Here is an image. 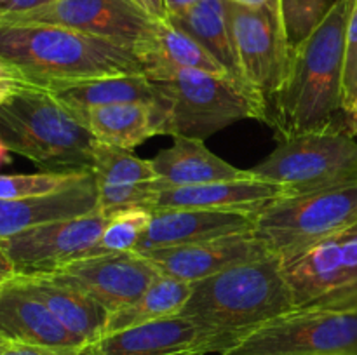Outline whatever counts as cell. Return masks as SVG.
Returning a JSON list of instances; mask_svg holds the SVG:
<instances>
[{
    "mask_svg": "<svg viewBox=\"0 0 357 355\" xmlns=\"http://www.w3.org/2000/svg\"><path fill=\"white\" fill-rule=\"evenodd\" d=\"M357 221V181L312 194L289 195L255 214L253 232L282 267Z\"/></svg>",
    "mask_w": 357,
    "mask_h": 355,
    "instance_id": "7",
    "label": "cell"
},
{
    "mask_svg": "<svg viewBox=\"0 0 357 355\" xmlns=\"http://www.w3.org/2000/svg\"><path fill=\"white\" fill-rule=\"evenodd\" d=\"M145 75L160 97V134L206 139L243 118L267 122L265 101L227 73L185 68Z\"/></svg>",
    "mask_w": 357,
    "mask_h": 355,
    "instance_id": "4",
    "label": "cell"
},
{
    "mask_svg": "<svg viewBox=\"0 0 357 355\" xmlns=\"http://www.w3.org/2000/svg\"><path fill=\"white\" fill-rule=\"evenodd\" d=\"M96 209L98 190L91 171L79 183L52 194L13 200L0 198V240L45 223L89 214Z\"/></svg>",
    "mask_w": 357,
    "mask_h": 355,
    "instance_id": "20",
    "label": "cell"
},
{
    "mask_svg": "<svg viewBox=\"0 0 357 355\" xmlns=\"http://www.w3.org/2000/svg\"><path fill=\"white\" fill-rule=\"evenodd\" d=\"M98 190V209L112 214L119 209L145 207L150 211L157 174L150 160L139 159L131 150L96 143L93 162Z\"/></svg>",
    "mask_w": 357,
    "mask_h": 355,
    "instance_id": "18",
    "label": "cell"
},
{
    "mask_svg": "<svg viewBox=\"0 0 357 355\" xmlns=\"http://www.w3.org/2000/svg\"><path fill=\"white\" fill-rule=\"evenodd\" d=\"M295 306L282 263L275 256H265L194 282L180 315L234 343Z\"/></svg>",
    "mask_w": 357,
    "mask_h": 355,
    "instance_id": "3",
    "label": "cell"
},
{
    "mask_svg": "<svg viewBox=\"0 0 357 355\" xmlns=\"http://www.w3.org/2000/svg\"><path fill=\"white\" fill-rule=\"evenodd\" d=\"M344 125L357 139V103L349 111H344Z\"/></svg>",
    "mask_w": 357,
    "mask_h": 355,
    "instance_id": "38",
    "label": "cell"
},
{
    "mask_svg": "<svg viewBox=\"0 0 357 355\" xmlns=\"http://www.w3.org/2000/svg\"><path fill=\"white\" fill-rule=\"evenodd\" d=\"M199 2H202V0H166L167 13H169V17L180 16L185 10L190 9V7L197 6Z\"/></svg>",
    "mask_w": 357,
    "mask_h": 355,
    "instance_id": "37",
    "label": "cell"
},
{
    "mask_svg": "<svg viewBox=\"0 0 357 355\" xmlns=\"http://www.w3.org/2000/svg\"><path fill=\"white\" fill-rule=\"evenodd\" d=\"M230 343V338L174 315L103 334L84 345L75 355H176L188 352L206 355L220 354Z\"/></svg>",
    "mask_w": 357,
    "mask_h": 355,
    "instance_id": "13",
    "label": "cell"
},
{
    "mask_svg": "<svg viewBox=\"0 0 357 355\" xmlns=\"http://www.w3.org/2000/svg\"><path fill=\"white\" fill-rule=\"evenodd\" d=\"M139 254L152 261L160 275L188 284L211 277L234 265L272 256L255 235L253 230L230 233L204 242L164 247V249H153Z\"/></svg>",
    "mask_w": 357,
    "mask_h": 355,
    "instance_id": "14",
    "label": "cell"
},
{
    "mask_svg": "<svg viewBox=\"0 0 357 355\" xmlns=\"http://www.w3.org/2000/svg\"><path fill=\"white\" fill-rule=\"evenodd\" d=\"M14 277H16V268H14L9 256H7V254L3 253L2 247H0V285L6 284V282H9L10 278Z\"/></svg>",
    "mask_w": 357,
    "mask_h": 355,
    "instance_id": "36",
    "label": "cell"
},
{
    "mask_svg": "<svg viewBox=\"0 0 357 355\" xmlns=\"http://www.w3.org/2000/svg\"><path fill=\"white\" fill-rule=\"evenodd\" d=\"M0 21L20 24H52L121 44L132 52L157 30L132 0H56L24 13L0 14Z\"/></svg>",
    "mask_w": 357,
    "mask_h": 355,
    "instance_id": "10",
    "label": "cell"
},
{
    "mask_svg": "<svg viewBox=\"0 0 357 355\" xmlns=\"http://www.w3.org/2000/svg\"><path fill=\"white\" fill-rule=\"evenodd\" d=\"M331 6L333 0H281L282 17L293 49L319 26Z\"/></svg>",
    "mask_w": 357,
    "mask_h": 355,
    "instance_id": "30",
    "label": "cell"
},
{
    "mask_svg": "<svg viewBox=\"0 0 357 355\" xmlns=\"http://www.w3.org/2000/svg\"><path fill=\"white\" fill-rule=\"evenodd\" d=\"M357 103V0L352 6L347 23L342 73V108L349 111Z\"/></svg>",
    "mask_w": 357,
    "mask_h": 355,
    "instance_id": "31",
    "label": "cell"
},
{
    "mask_svg": "<svg viewBox=\"0 0 357 355\" xmlns=\"http://www.w3.org/2000/svg\"><path fill=\"white\" fill-rule=\"evenodd\" d=\"M190 292L192 284L188 282L159 275L139 298L108 315L105 334L180 315Z\"/></svg>",
    "mask_w": 357,
    "mask_h": 355,
    "instance_id": "27",
    "label": "cell"
},
{
    "mask_svg": "<svg viewBox=\"0 0 357 355\" xmlns=\"http://www.w3.org/2000/svg\"><path fill=\"white\" fill-rule=\"evenodd\" d=\"M10 153H13V152L7 148V145L3 143V139L0 138V167L10 164Z\"/></svg>",
    "mask_w": 357,
    "mask_h": 355,
    "instance_id": "39",
    "label": "cell"
},
{
    "mask_svg": "<svg viewBox=\"0 0 357 355\" xmlns=\"http://www.w3.org/2000/svg\"><path fill=\"white\" fill-rule=\"evenodd\" d=\"M80 122L93 108L117 103L160 104V97L145 73L112 75L49 89Z\"/></svg>",
    "mask_w": 357,
    "mask_h": 355,
    "instance_id": "24",
    "label": "cell"
},
{
    "mask_svg": "<svg viewBox=\"0 0 357 355\" xmlns=\"http://www.w3.org/2000/svg\"><path fill=\"white\" fill-rule=\"evenodd\" d=\"M9 345H13V341L6 340V338H3L2 334H0V352H2V350H6V348L9 347Z\"/></svg>",
    "mask_w": 357,
    "mask_h": 355,
    "instance_id": "41",
    "label": "cell"
},
{
    "mask_svg": "<svg viewBox=\"0 0 357 355\" xmlns=\"http://www.w3.org/2000/svg\"><path fill=\"white\" fill-rule=\"evenodd\" d=\"M0 138L44 171H91L96 139L45 87H24L0 106Z\"/></svg>",
    "mask_w": 357,
    "mask_h": 355,
    "instance_id": "5",
    "label": "cell"
},
{
    "mask_svg": "<svg viewBox=\"0 0 357 355\" xmlns=\"http://www.w3.org/2000/svg\"><path fill=\"white\" fill-rule=\"evenodd\" d=\"M0 334L13 343L49 348L66 355H75L84 347L17 274L0 285Z\"/></svg>",
    "mask_w": 357,
    "mask_h": 355,
    "instance_id": "15",
    "label": "cell"
},
{
    "mask_svg": "<svg viewBox=\"0 0 357 355\" xmlns=\"http://www.w3.org/2000/svg\"><path fill=\"white\" fill-rule=\"evenodd\" d=\"M98 143L131 150L162 131L160 104L117 103L93 108L82 118Z\"/></svg>",
    "mask_w": 357,
    "mask_h": 355,
    "instance_id": "23",
    "label": "cell"
},
{
    "mask_svg": "<svg viewBox=\"0 0 357 355\" xmlns=\"http://www.w3.org/2000/svg\"><path fill=\"white\" fill-rule=\"evenodd\" d=\"M0 355H66V354L49 350V348H42V347H31V345L13 343L9 345L6 350L0 352Z\"/></svg>",
    "mask_w": 357,
    "mask_h": 355,
    "instance_id": "34",
    "label": "cell"
},
{
    "mask_svg": "<svg viewBox=\"0 0 357 355\" xmlns=\"http://www.w3.org/2000/svg\"><path fill=\"white\" fill-rule=\"evenodd\" d=\"M354 2L333 0L319 26L293 51L288 79L267 106V124L281 139L344 122V47Z\"/></svg>",
    "mask_w": 357,
    "mask_h": 355,
    "instance_id": "1",
    "label": "cell"
},
{
    "mask_svg": "<svg viewBox=\"0 0 357 355\" xmlns=\"http://www.w3.org/2000/svg\"><path fill=\"white\" fill-rule=\"evenodd\" d=\"M150 162L157 174V180L153 181L155 195L166 187H190L215 181L241 180L251 174V169H237L232 164L215 155L204 145V139L185 136L173 138V145L157 153Z\"/></svg>",
    "mask_w": 357,
    "mask_h": 355,
    "instance_id": "21",
    "label": "cell"
},
{
    "mask_svg": "<svg viewBox=\"0 0 357 355\" xmlns=\"http://www.w3.org/2000/svg\"><path fill=\"white\" fill-rule=\"evenodd\" d=\"M281 184L261 180L251 171L241 180L215 181L190 187H166L157 191L150 211L160 209H213L257 214L265 205L284 197Z\"/></svg>",
    "mask_w": 357,
    "mask_h": 355,
    "instance_id": "17",
    "label": "cell"
},
{
    "mask_svg": "<svg viewBox=\"0 0 357 355\" xmlns=\"http://www.w3.org/2000/svg\"><path fill=\"white\" fill-rule=\"evenodd\" d=\"M49 275L73 285L114 313L139 298L160 271L143 254L121 253L82 258Z\"/></svg>",
    "mask_w": 357,
    "mask_h": 355,
    "instance_id": "12",
    "label": "cell"
},
{
    "mask_svg": "<svg viewBox=\"0 0 357 355\" xmlns=\"http://www.w3.org/2000/svg\"><path fill=\"white\" fill-rule=\"evenodd\" d=\"M216 355H357V284L296 305Z\"/></svg>",
    "mask_w": 357,
    "mask_h": 355,
    "instance_id": "6",
    "label": "cell"
},
{
    "mask_svg": "<svg viewBox=\"0 0 357 355\" xmlns=\"http://www.w3.org/2000/svg\"><path fill=\"white\" fill-rule=\"evenodd\" d=\"M89 171H42L37 174H0V198L37 197L79 183Z\"/></svg>",
    "mask_w": 357,
    "mask_h": 355,
    "instance_id": "29",
    "label": "cell"
},
{
    "mask_svg": "<svg viewBox=\"0 0 357 355\" xmlns=\"http://www.w3.org/2000/svg\"><path fill=\"white\" fill-rule=\"evenodd\" d=\"M28 86H31V82L16 68V66L0 59V106H2L9 97H13L14 94L20 93L21 89H24V87Z\"/></svg>",
    "mask_w": 357,
    "mask_h": 355,
    "instance_id": "32",
    "label": "cell"
},
{
    "mask_svg": "<svg viewBox=\"0 0 357 355\" xmlns=\"http://www.w3.org/2000/svg\"><path fill=\"white\" fill-rule=\"evenodd\" d=\"M0 59L45 89L112 75L143 73L131 49L52 24L0 21Z\"/></svg>",
    "mask_w": 357,
    "mask_h": 355,
    "instance_id": "2",
    "label": "cell"
},
{
    "mask_svg": "<svg viewBox=\"0 0 357 355\" xmlns=\"http://www.w3.org/2000/svg\"><path fill=\"white\" fill-rule=\"evenodd\" d=\"M17 277L45 303L63 327L84 345L103 336L110 312L93 298L51 275L17 274Z\"/></svg>",
    "mask_w": 357,
    "mask_h": 355,
    "instance_id": "22",
    "label": "cell"
},
{
    "mask_svg": "<svg viewBox=\"0 0 357 355\" xmlns=\"http://www.w3.org/2000/svg\"><path fill=\"white\" fill-rule=\"evenodd\" d=\"M169 23L197 40L230 77L244 82L230 28L229 0H202L180 16L169 17Z\"/></svg>",
    "mask_w": 357,
    "mask_h": 355,
    "instance_id": "25",
    "label": "cell"
},
{
    "mask_svg": "<svg viewBox=\"0 0 357 355\" xmlns=\"http://www.w3.org/2000/svg\"><path fill=\"white\" fill-rule=\"evenodd\" d=\"M7 2H9V0H0V10H2L3 7H6Z\"/></svg>",
    "mask_w": 357,
    "mask_h": 355,
    "instance_id": "43",
    "label": "cell"
},
{
    "mask_svg": "<svg viewBox=\"0 0 357 355\" xmlns=\"http://www.w3.org/2000/svg\"><path fill=\"white\" fill-rule=\"evenodd\" d=\"M229 19L243 79L271 104L288 79L293 45L286 31L281 0L244 7L229 0Z\"/></svg>",
    "mask_w": 357,
    "mask_h": 355,
    "instance_id": "9",
    "label": "cell"
},
{
    "mask_svg": "<svg viewBox=\"0 0 357 355\" xmlns=\"http://www.w3.org/2000/svg\"><path fill=\"white\" fill-rule=\"evenodd\" d=\"M56 2V0H9L6 3L0 14H7V13H24V10H31L37 9V7L47 6V3Z\"/></svg>",
    "mask_w": 357,
    "mask_h": 355,
    "instance_id": "35",
    "label": "cell"
},
{
    "mask_svg": "<svg viewBox=\"0 0 357 355\" xmlns=\"http://www.w3.org/2000/svg\"><path fill=\"white\" fill-rule=\"evenodd\" d=\"M255 214L213 209H160L152 212L135 253L187 246L253 230Z\"/></svg>",
    "mask_w": 357,
    "mask_h": 355,
    "instance_id": "19",
    "label": "cell"
},
{
    "mask_svg": "<svg viewBox=\"0 0 357 355\" xmlns=\"http://www.w3.org/2000/svg\"><path fill=\"white\" fill-rule=\"evenodd\" d=\"M132 2L155 23H167L169 21L166 0H132Z\"/></svg>",
    "mask_w": 357,
    "mask_h": 355,
    "instance_id": "33",
    "label": "cell"
},
{
    "mask_svg": "<svg viewBox=\"0 0 357 355\" xmlns=\"http://www.w3.org/2000/svg\"><path fill=\"white\" fill-rule=\"evenodd\" d=\"M135 56L142 63L143 73L185 68L227 73L223 66L197 40L171 24L169 21L157 24L153 37L139 45L135 51Z\"/></svg>",
    "mask_w": 357,
    "mask_h": 355,
    "instance_id": "26",
    "label": "cell"
},
{
    "mask_svg": "<svg viewBox=\"0 0 357 355\" xmlns=\"http://www.w3.org/2000/svg\"><path fill=\"white\" fill-rule=\"evenodd\" d=\"M176 355H204V354H199V352H188V354H176Z\"/></svg>",
    "mask_w": 357,
    "mask_h": 355,
    "instance_id": "42",
    "label": "cell"
},
{
    "mask_svg": "<svg viewBox=\"0 0 357 355\" xmlns=\"http://www.w3.org/2000/svg\"><path fill=\"white\" fill-rule=\"evenodd\" d=\"M251 171L281 184L284 197L344 187L357 181V139L344 122L289 136Z\"/></svg>",
    "mask_w": 357,
    "mask_h": 355,
    "instance_id": "8",
    "label": "cell"
},
{
    "mask_svg": "<svg viewBox=\"0 0 357 355\" xmlns=\"http://www.w3.org/2000/svg\"><path fill=\"white\" fill-rule=\"evenodd\" d=\"M107 214H89L35 226L0 240V247L20 275H49L82 258H89L103 233Z\"/></svg>",
    "mask_w": 357,
    "mask_h": 355,
    "instance_id": "11",
    "label": "cell"
},
{
    "mask_svg": "<svg viewBox=\"0 0 357 355\" xmlns=\"http://www.w3.org/2000/svg\"><path fill=\"white\" fill-rule=\"evenodd\" d=\"M230 2L237 3V6H244V7H258L267 3L268 0H230Z\"/></svg>",
    "mask_w": 357,
    "mask_h": 355,
    "instance_id": "40",
    "label": "cell"
},
{
    "mask_svg": "<svg viewBox=\"0 0 357 355\" xmlns=\"http://www.w3.org/2000/svg\"><path fill=\"white\" fill-rule=\"evenodd\" d=\"M282 268L296 305L357 284V221Z\"/></svg>",
    "mask_w": 357,
    "mask_h": 355,
    "instance_id": "16",
    "label": "cell"
},
{
    "mask_svg": "<svg viewBox=\"0 0 357 355\" xmlns=\"http://www.w3.org/2000/svg\"><path fill=\"white\" fill-rule=\"evenodd\" d=\"M152 219V211L145 207H126L107 216L103 233L91 256L135 253Z\"/></svg>",
    "mask_w": 357,
    "mask_h": 355,
    "instance_id": "28",
    "label": "cell"
}]
</instances>
